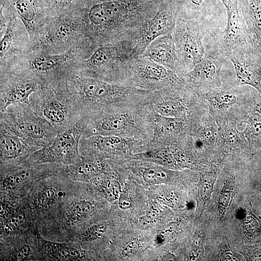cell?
<instances>
[{"instance_id":"cell-1","label":"cell","mask_w":261,"mask_h":261,"mask_svg":"<svg viewBox=\"0 0 261 261\" xmlns=\"http://www.w3.org/2000/svg\"><path fill=\"white\" fill-rule=\"evenodd\" d=\"M152 0H75L68 7L80 17L95 49L132 35L155 14Z\"/></svg>"},{"instance_id":"cell-2","label":"cell","mask_w":261,"mask_h":261,"mask_svg":"<svg viewBox=\"0 0 261 261\" xmlns=\"http://www.w3.org/2000/svg\"><path fill=\"white\" fill-rule=\"evenodd\" d=\"M55 85L71 100L82 117L105 110L147 104L151 92L86 76L75 70Z\"/></svg>"},{"instance_id":"cell-3","label":"cell","mask_w":261,"mask_h":261,"mask_svg":"<svg viewBox=\"0 0 261 261\" xmlns=\"http://www.w3.org/2000/svg\"><path fill=\"white\" fill-rule=\"evenodd\" d=\"M83 137L116 136L148 143L154 130L155 112L148 103L116 110H105L82 117Z\"/></svg>"},{"instance_id":"cell-4","label":"cell","mask_w":261,"mask_h":261,"mask_svg":"<svg viewBox=\"0 0 261 261\" xmlns=\"http://www.w3.org/2000/svg\"><path fill=\"white\" fill-rule=\"evenodd\" d=\"M87 41L59 54L31 49L13 67L7 71L19 72L36 79L41 86L56 83L75 70L77 65L93 51Z\"/></svg>"},{"instance_id":"cell-5","label":"cell","mask_w":261,"mask_h":261,"mask_svg":"<svg viewBox=\"0 0 261 261\" xmlns=\"http://www.w3.org/2000/svg\"><path fill=\"white\" fill-rule=\"evenodd\" d=\"M137 44L135 34L99 46L77 65L75 71L86 76L125 84L129 64L138 56Z\"/></svg>"},{"instance_id":"cell-6","label":"cell","mask_w":261,"mask_h":261,"mask_svg":"<svg viewBox=\"0 0 261 261\" xmlns=\"http://www.w3.org/2000/svg\"><path fill=\"white\" fill-rule=\"evenodd\" d=\"M87 40L82 21L72 9L67 7L43 25L32 41L31 48L59 54Z\"/></svg>"},{"instance_id":"cell-7","label":"cell","mask_w":261,"mask_h":261,"mask_svg":"<svg viewBox=\"0 0 261 261\" xmlns=\"http://www.w3.org/2000/svg\"><path fill=\"white\" fill-rule=\"evenodd\" d=\"M0 114V126L10 130L38 149L48 144L58 134L29 104L11 105Z\"/></svg>"},{"instance_id":"cell-8","label":"cell","mask_w":261,"mask_h":261,"mask_svg":"<svg viewBox=\"0 0 261 261\" xmlns=\"http://www.w3.org/2000/svg\"><path fill=\"white\" fill-rule=\"evenodd\" d=\"M29 104L59 133L82 117L68 96L57 86H41L30 97Z\"/></svg>"},{"instance_id":"cell-9","label":"cell","mask_w":261,"mask_h":261,"mask_svg":"<svg viewBox=\"0 0 261 261\" xmlns=\"http://www.w3.org/2000/svg\"><path fill=\"white\" fill-rule=\"evenodd\" d=\"M84 118L65 131L58 133L47 145L33 153L26 163L33 166L47 163L69 165L80 161L79 145L85 130Z\"/></svg>"},{"instance_id":"cell-10","label":"cell","mask_w":261,"mask_h":261,"mask_svg":"<svg viewBox=\"0 0 261 261\" xmlns=\"http://www.w3.org/2000/svg\"><path fill=\"white\" fill-rule=\"evenodd\" d=\"M125 83L140 89L153 91L184 82L171 69L139 56L130 62L126 72Z\"/></svg>"},{"instance_id":"cell-11","label":"cell","mask_w":261,"mask_h":261,"mask_svg":"<svg viewBox=\"0 0 261 261\" xmlns=\"http://www.w3.org/2000/svg\"><path fill=\"white\" fill-rule=\"evenodd\" d=\"M172 34L182 78L201 61L205 53L202 29L195 20L177 18Z\"/></svg>"},{"instance_id":"cell-12","label":"cell","mask_w":261,"mask_h":261,"mask_svg":"<svg viewBox=\"0 0 261 261\" xmlns=\"http://www.w3.org/2000/svg\"><path fill=\"white\" fill-rule=\"evenodd\" d=\"M146 144L132 138L96 135L82 137L79 149L82 156L119 160L144 152Z\"/></svg>"},{"instance_id":"cell-13","label":"cell","mask_w":261,"mask_h":261,"mask_svg":"<svg viewBox=\"0 0 261 261\" xmlns=\"http://www.w3.org/2000/svg\"><path fill=\"white\" fill-rule=\"evenodd\" d=\"M0 14L18 18L26 28L31 41L43 25L55 15L49 0H0Z\"/></svg>"},{"instance_id":"cell-14","label":"cell","mask_w":261,"mask_h":261,"mask_svg":"<svg viewBox=\"0 0 261 261\" xmlns=\"http://www.w3.org/2000/svg\"><path fill=\"white\" fill-rule=\"evenodd\" d=\"M194 89L185 83L170 85L151 91L148 104L160 116L189 118Z\"/></svg>"},{"instance_id":"cell-15","label":"cell","mask_w":261,"mask_h":261,"mask_svg":"<svg viewBox=\"0 0 261 261\" xmlns=\"http://www.w3.org/2000/svg\"><path fill=\"white\" fill-rule=\"evenodd\" d=\"M232 63L239 85L255 88L261 95V48L251 35L227 57Z\"/></svg>"},{"instance_id":"cell-16","label":"cell","mask_w":261,"mask_h":261,"mask_svg":"<svg viewBox=\"0 0 261 261\" xmlns=\"http://www.w3.org/2000/svg\"><path fill=\"white\" fill-rule=\"evenodd\" d=\"M31 41L24 25L11 16L0 42V72L15 66L31 49Z\"/></svg>"},{"instance_id":"cell-17","label":"cell","mask_w":261,"mask_h":261,"mask_svg":"<svg viewBox=\"0 0 261 261\" xmlns=\"http://www.w3.org/2000/svg\"><path fill=\"white\" fill-rule=\"evenodd\" d=\"M0 112L12 105L29 104L30 97L41 87L32 76L19 72L0 73Z\"/></svg>"},{"instance_id":"cell-18","label":"cell","mask_w":261,"mask_h":261,"mask_svg":"<svg viewBox=\"0 0 261 261\" xmlns=\"http://www.w3.org/2000/svg\"><path fill=\"white\" fill-rule=\"evenodd\" d=\"M177 13L170 0H162L156 14L137 30V52L141 56L148 45L159 37L172 33Z\"/></svg>"},{"instance_id":"cell-19","label":"cell","mask_w":261,"mask_h":261,"mask_svg":"<svg viewBox=\"0 0 261 261\" xmlns=\"http://www.w3.org/2000/svg\"><path fill=\"white\" fill-rule=\"evenodd\" d=\"M190 123L189 118L168 117L155 113L153 137L144 151L166 146L184 139L190 130Z\"/></svg>"},{"instance_id":"cell-20","label":"cell","mask_w":261,"mask_h":261,"mask_svg":"<svg viewBox=\"0 0 261 261\" xmlns=\"http://www.w3.org/2000/svg\"><path fill=\"white\" fill-rule=\"evenodd\" d=\"M227 23L218 42V51L225 58L251 35L243 18L240 16L237 0H230L226 8Z\"/></svg>"},{"instance_id":"cell-21","label":"cell","mask_w":261,"mask_h":261,"mask_svg":"<svg viewBox=\"0 0 261 261\" xmlns=\"http://www.w3.org/2000/svg\"><path fill=\"white\" fill-rule=\"evenodd\" d=\"M224 58L219 52L205 53L201 61L182 76L184 83L193 88L219 87L220 70Z\"/></svg>"},{"instance_id":"cell-22","label":"cell","mask_w":261,"mask_h":261,"mask_svg":"<svg viewBox=\"0 0 261 261\" xmlns=\"http://www.w3.org/2000/svg\"><path fill=\"white\" fill-rule=\"evenodd\" d=\"M0 126L1 166L23 164L33 153L39 149L26 142L10 130Z\"/></svg>"},{"instance_id":"cell-23","label":"cell","mask_w":261,"mask_h":261,"mask_svg":"<svg viewBox=\"0 0 261 261\" xmlns=\"http://www.w3.org/2000/svg\"><path fill=\"white\" fill-rule=\"evenodd\" d=\"M175 72L179 76V66L172 33L153 41L141 55Z\"/></svg>"},{"instance_id":"cell-24","label":"cell","mask_w":261,"mask_h":261,"mask_svg":"<svg viewBox=\"0 0 261 261\" xmlns=\"http://www.w3.org/2000/svg\"><path fill=\"white\" fill-rule=\"evenodd\" d=\"M250 34L261 48V0H237Z\"/></svg>"},{"instance_id":"cell-25","label":"cell","mask_w":261,"mask_h":261,"mask_svg":"<svg viewBox=\"0 0 261 261\" xmlns=\"http://www.w3.org/2000/svg\"><path fill=\"white\" fill-rule=\"evenodd\" d=\"M143 164L136 163L132 168L138 170L145 182L151 184H159L168 182L174 173L165 167L154 162L143 160Z\"/></svg>"},{"instance_id":"cell-26","label":"cell","mask_w":261,"mask_h":261,"mask_svg":"<svg viewBox=\"0 0 261 261\" xmlns=\"http://www.w3.org/2000/svg\"><path fill=\"white\" fill-rule=\"evenodd\" d=\"M48 256L58 260H72L81 257L80 250L66 244L47 242L44 246Z\"/></svg>"},{"instance_id":"cell-27","label":"cell","mask_w":261,"mask_h":261,"mask_svg":"<svg viewBox=\"0 0 261 261\" xmlns=\"http://www.w3.org/2000/svg\"><path fill=\"white\" fill-rule=\"evenodd\" d=\"M94 207L92 203L85 199L74 201L67 212V218L71 223H76L86 219L91 215Z\"/></svg>"},{"instance_id":"cell-28","label":"cell","mask_w":261,"mask_h":261,"mask_svg":"<svg viewBox=\"0 0 261 261\" xmlns=\"http://www.w3.org/2000/svg\"><path fill=\"white\" fill-rule=\"evenodd\" d=\"M56 191L52 187H46L38 194L36 198L37 206L42 209H47L51 206L56 200Z\"/></svg>"},{"instance_id":"cell-29","label":"cell","mask_w":261,"mask_h":261,"mask_svg":"<svg viewBox=\"0 0 261 261\" xmlns=\"http://www.w3.org/2000/svg\"><path fill=\"white\" fill-rule=\"evenodd\" d=\"M108 172L106 174L107 179L104 180V186L103 187L102 192L107 200L113 202L119 198L121 187L119 182L116 179H107Z\"/></svg>"},{"instance_id":"cell-30","label":"cell","mask_w":261,"mask_h":261,"mask_svg":"<svg viewBox=\"0 0 261 261\" xmlns=\"http://www.w3.org/2000/svg\"><path fill=\"white\" fill-rule=\"evenodd\" d=\"M107 224L101 223L87 228L82 234V238L87 241H91L101 238L106 232Z\"/></svg>"},{"instance_id":"cell-31","label":"cell","mask_w":261,"mask_h":261,"mask_svg":"<svg viewBox=\"0 0 261 261\" xmlns=\"http://www.w3.org/2000/svg\"><path fill=\"white\" fill-rule=\"evenodd\" d=\"M213 99L216 104L219 108L232 106L236 101V97L232 92L224 90L216 92Z\"/></svg>"},{"instance_id":"cell-32","label":"cell","mask_w":261,"mask_h":261,"mask_svg":"<svg viewBox=\"0 0 261 261\" xmlns=\"http://www.w3.org/2000/svg\"><path fill=\"white\" fill-rule=\"evenodd\" d=\"M215 180L216 176L212 174H205L202 176L200 181V192L203 197L208 198Z\"/></svg>"},{"instance_id":"cell-33","label":"cell","mask_w":261,"mask_h":261,"mask_svg":"<svg viewBox=\"0 0 261 261\" xmlns=\"http://www.w3.org/2000/svg\"><path fill=\"white\" fill-rule=\"evenodd\" d=\"M52 9L57 14L67 8L75 0H49Z\"/></svg>"},{"instance_id":"cell-34","label":"cell","mask_w":261,"mask_h":261,"mask_svg":"<svg viewBox=\"0 0 261 261\" xmlns=\"http://www.w3.org/2000/svg\"><path fill=\"white\" fill-rule=\"evenodd\" d=\"M139 249V245L135 241L128 243L122 250V254L126 257H130L135 254Z\"/></svg>"},{"instance_id":"cell-35","label":"cell","mask_w":261,"mask_h":261,"mask_svg":"<svg viewBox=\"0 0 261 261\" xmlns=\"http://www.w3.org/2000/svg\"><path fill=\"white\" fill-rule=\"evenodd\" d=\"M203 141L208 144H214L215 142L216 134L214 130L209 128H205L202 131Z\"/></svg>"},{"instance_id":"cell-36","label":"cell","mask_w":261,"mask_h":261,"mask_svg":"<svg viewBox=\"0 0 261 261\" xmlns=\"http://www.w3.org/2000/svg\"><path fill=\"white\" fill-rule=\"evenodd\" d=\"M30 253V248L28 246H24L17 250L14 254V259L21 261L27 258Z\"/></svg>"},{"instance_id":"cell-37","label":"cell","mask_w":261,"mask_h":261,"mask_svg":"<svg viewBox=\"0 0 261 261\" xmlns=\"http://www.w3.org/2000/svg\"><path fill=\"white\" fill-rule=\"evenodd\" d=\"M119 204L122 208L127 209L130 207L131 203L126 193L120 195L119 198Z\"/></svg>"},{"instance_id":"cell-38","label":"cell","mask_w":261,"mask_h":261,"mask_svg":"<svg viewBox=\"0 0 261 261\" xmlns=\"http://www.w3.org/2000/svg\"><path fill=\"white\" fill-rule=\"evenodd\" d=\"M191 1L196 5L200 6L204 0H190Z\"/></svg>"},{"instance_id":"cell-39","label":"cell","mask_w":261,"mask_h":261,"mask_svg":"<svg viewBox=\"0 0 261 261\" xmlns=\"http://www.w3.org/2000/svg\"><path fill=\"white\" fill-rule=\"evenodd\" d=\"M226 8H228L230 6V0H221Z\"/></svg>"}]
</instances>
